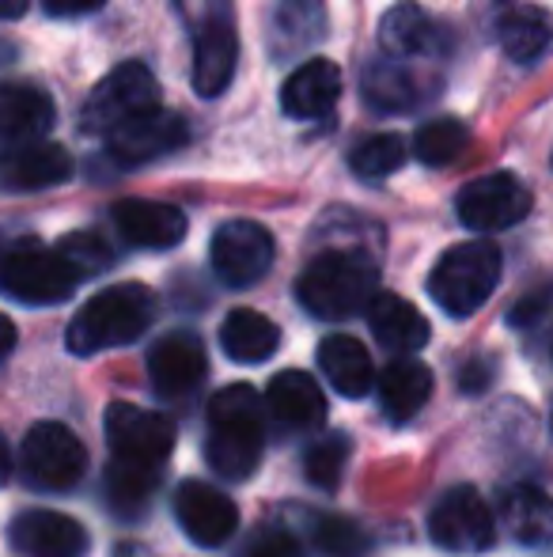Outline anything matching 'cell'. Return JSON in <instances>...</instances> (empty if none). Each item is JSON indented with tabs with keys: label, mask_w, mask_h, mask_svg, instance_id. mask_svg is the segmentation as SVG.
Listing matches in <instances>:
<instances>
[{
	"label": "cell",
	"mask_w": 553,
	"mask_h": 557,
	"mask_svg": "<svg viewBox=\"0 0 553 557\" xmlns=\"http://www.w3.org/2000/svg\"><path fill=\"white\" fill-rule=\"evenodd\" d=\"M155 296L137 281L111 285L96 293L80 311L73 315L65 334V345L76 357H96V352L118 349V345L137 342L152 326Z\"/></svg>",
	"instance_id": "3"
},
{
	"label": "cell",
	"mask_w": 553,
	"mask_h": 557,
	"mask_svg": "<svg viewBox=\"0 0 553 557\" xmlns=\"http://www.w3.org/2000/svg\"><path fill=\"white\" fill-rule=\"evenodd\" d=\"M406 168V140L394 133H376L353 148V171L361 178H387Z\"/></svg>",
	"instance_id": "34"
},
{
	"label": "cell",
	"mask_w": 553,
	"mask_h": 557,
	"mask_svg": "<svg viewBox=\"0 0 553 557\" xmlns=\"http://www.w3.org/2000/svg\"><path fill=\"white\" fill-rule=\"evenodd\" d=\"M160 467H144V462H129V459H111V467H106V500H111V508L118 516H126V520H134L148 508V500H152L155 485H160V474H155Z\"/></svg>",
	"instance_id": "31"
},
{
	"label": "cell",
	"mask_w": 553,
	"mask_h": 557,
	"mask_svg": "<svg viewBox=\"0 0 553 557\" xmlns=\"http://www.w3.org/2000/svg\"><path fill=\"white\" fill-rule=\"evenodd\" d=\"M213 270L224 285L247 288L262 281L274 265V235L254 221H228L213 235Z\"/></svg>",
	"instance_id": "13"
},
{
	"label": "cell",
	"mask_w": 553,
	"mask_h": 557,
	"mask_svg": "<svg viewBox=\"0 0 553 557\" xmlns=\"http://www.w3.org/2000/svg\"><path fill=\"white\" fill-rule=\"evenodd\" d=\"M368 326L376 342L391 352H417L428 345V319L394 293H376L368 304Z\"/></svg>",
	"instance_id": "25"
},
{
	"label": "cell",
	"mask_w": 553,
	"mask_h": 557,
	"mask_svg": "<svg viewBox=\"0 0 553 557\" xmlns=\"http://www.w3.org/2000/svg\"><path fill=\"white\" fill-rule=\"evenodd\" d=\"M53 111L50 96L35 84H0V156L42 140L50 133Z\"/></svg>",
	"instance_id": "18"
},
{
	"label": "cell",
	"mask_w": 553,
	"mask_h": 557,
	"mask_svg": "<svg viewBox=\"0 0 553 557\" xmlns=\"http://www.w3.org/2000/svg\"><path fill=\"white\" fill-rule=\"evenodd\" d=\"M553 311V285H542L535 293H527L516 308L508 311V323L512 326H539Z\"/></svg>",
	"instance_id": "38"
},
{
	"label": "cell",
	"mask_w": 553,
	"mask_h": 557,
	"mask_svg": "<svg viewBox=\"0 0 553 557\" xmlns=\"http://www.w3.org/2000/svg\"><path fill=\"white\" fill-rule=\"evenodd\" d=\"M15 554L23 557H84L88 554V531L73 516L53 508H30L20 512L8 528Z\"/></svg>",
	"instance_id": "16"
},
{
	"label": "cell",
	"mask_w": 553,
	"mask_h": 557,
	"mask_svg": "<svg viewBox=\"0 0 553 557\" xmlns=\"http://www.w3.org/2000/svg\"><path fill=\"white\" fill-rule=\"evenodd\" d=\"M209 360L205 345L190 331H171L148 349V380H152L155 395L167 403H183L205 383Z\"/></svg>",
	"instance_id": "14"
},
{
	"label": "cell",
	"mask_w": 553,
	"mask_h": 557,
	"mask_svg": "<svg viewBox=\"0 0 553 557\" xmlns=\"http://www.w3.org/2000/svg\"><path fill=\"white\" fill-rule=\"evenodd\" d=\"M501 523L519 546H550L553 543V497L535 485H512L497 500Z\"/></svg>",
	"instance_id": "24"
},
{
	"label": "cell",
	"mask_w": 553,
	"mask_h": 557,
	"mask_svg": "<svg viewBox=\"0 0 553 557\" xmlns=\"http://www.w3.org/2000/svg\"><path fill=\"white\" fill-rule=\"evenodd\" d=\"M266 413L274 421H280L292 433H311L326 421V395L307 372L300 368H288L277 372L266 387Z\"/></svg>",
	"instance_id": "20"
},
{
	"label": "cell",
	"mask_w": 553,
	"mask_h": 557,
	"mask_svg": "<svg viewBox=\"0 0 553 557\" xmlns=\"http://www.w3.org/2000/svg\"><path fill=\"white\" fill-rule=\"evenodd\" d=\"M349 462V436L345 433H326L303 451V470H307V482L318 485L323 493H334L341 485Z\"/></svg>",
	"instance_id": "33"
},
{
	"label": "cell",
	"mask_w": 553,
	"mask_h": 557,
	"mask_svg": "<svg viewBox=\"0 0 553 557\" xmlns=\"http://www.w3.org/2000/svg\"><path fill=\"white\" fill-rule=\"evenodd\" d=\"M30 0H0V20H20Z\"/></svg>",
	"instance_id": "42"
},
{
	"label": "cell",
	"mask_w": 553,
	"mask_h": 557,
	"mask_svg": "<svg viewBox=\"0 0 553 557\" xmlns=\"http://www.w3.org/2000/svg\"><path fill=\"white\" fill-rule=\"evenodd\" d=\"M12 478V451H8V444H4V436H0V485Z\"/></svg>",
	"instance_id": "43"
},
{
	"label": "cell",
	"mask_w": 553,
	"mask_h": 557,
	"mask_svg": "<svg viewBox=\"0 0 553 557\" xmlns=\"http://www.w3.org/2000/svg\"><path fill=\"white\" fill-rule=\"evenodd\" d=\"M379 406L391 421H410L432 398V372L414 357H399L376 375Z\"/></svg>",
	"instance_id": "27"
},
{
	"label": "cell",
	"mask_w": 553,
	"mask_h": 557,
	"mask_svg": "<svg viewBox=\"0 0 553 557\" xmlns=\"http://www.w3.org/2000/svg\"><path fill=\"white\" fill-rule=\"evenodd\" d=\"M497 38H501V50L512 61H539L553 42V15L542 12L535 4H516L508 12H501L497 20Z\"/></svg>",
	"instance_id": "29"
},
{
	"label": "cell",
	"mask_w": 553,
	"mask_h": 557,
	"mask_svg": "<svg viewBox=\"0 0 553 557\" xmlns=\"http://www.w3.org/2000/svg\"><path fill=\"white\" fill-rule=\"evenodd\" d=\"M266 447V398L251 383H231L209 403L205 462L213 474L243 482L259 470Z\"/></svg>",
	"instance_id": "1"
},
{
	"label": "cell",
	"mask_w": 553,
	"mask_h": 557,
	"mask_svg": "<svg viewBox=\"0 0 553 557\" xmlns=\"http://www.w3.org/2000/svg\"><path fill=\"white\" fill-rule=\"evenodd\" d=\"M379 288V265L361 250H323L296 281L303 311L326 323H341L368 311Z\"/></svg>",
	"instance_id": "2"
},
{
	"label": "cell",
	"mask_w": 553,
	"mask_h": 557,
	"mask_svg": "<svg viewBox=\"0 0 553 557\" xmlns=\"http://www.w3.org/2000/svg\"><path fill=\"white\" fill-rule=\"evenodd\" d=\"M46 12L58 15V20H76V15H88V12H99L106 0H42Z\"/></svg>",
	"instance_id": "39"
},
{
	"label": "cell",
	"mask_w": 553,
	"mask_h": 557,
	"mask_svg": "<svg viewBox=\"0 0 553 557\" xmlns=\"http://www.w3.org/2000/svg\"><path fill=\"white\" fill-rule=\"evenodd\" d=\"M80 273L73 270L58 247H42V243H15L0 262V288L12 296L15 304L27 308H50L76 293Z\"/></svg>",
	"instance_id": "6"
},
{
	"label": "cell",
	"mask_w": 553,
	"mask_h": 557,
	"mask_svg": "<svg viewBox=\"0 0 553 557\" xmlns=\"http://www.w3.org/2000/svg\"><path fill=\"white\" fill-rule=\"evenodd\" d=\"M318 368H323L326 383L345 398H364L376 383L368 349L349 334H326L318 342Z\"/></svg>",
	"instance_id": "26"
},
{
	"label": "cell",
	"mask_w": 553,
	"mask_h": 557,
	"mask_svg": "<svg viewBox=\"0 0 553 557\" xmlns=\"http://www.w3.org/2000/svg\"><path fill=\"white\" fill-rule=\"evenodd\" d=\"M501 270H504V258L497 243L489 239L458 243V247L443 250V258L436 262L432 277H428V296L451 319H470L497 293Z\"/></svg>",
	"instance_id": "5"
},
{
	"label": "cell",
	"mask_w": 553,
	"mask_h": 557,
	"mask_svg": "<svg viewBox=\"0 0 553 557\" xmlns=\"http://www.w3.org/2000/svg\"><path fill=\"white\" fill-rule=\"evenodd\" d=\"M175 520L190 543L216 550L239 531V508L228 493L209 482H183L175 490Z\"/></svg>",
	"instance_id": "15"
},
{
	"label": "cell",
	"mask_w": 553,
	"mask_h": 557,
	"mask_svg": "<svg viewBox=\"0 0 553 557\" xmlns=\"http://www.w3.org/2000/svg\"><path fill=\"white\" fill-rule=\"evenodd\" d=\"M178 15L193 38V91L201 99L224 96L239 61L236 8L231 0H178Z\"/></svg>",
	"instance_id": "4"
},
{
	"label": "cell",
	"mask_w": 553,
	"mask_h": 557,
	"mask_svg": "<svg viewBox=\"0 0 553 557\" xmlns=\"http://www.w3.org/2000/svg\"><path fill=\"white\" fill-rule=\"evenodd\" d=\"M106 152L122 168H140L152 163L160 156H171L190 140V125L183 114L163 111V107H148V111L134 114L129 122H122L118 129L106 133Z\"/></svg>",
	"instance_id": "11"
},
{
	"label": "cell",
	"mask_w": 553,
	"mask_h": 557,
	"mask_svg": "<svg viewBox=\"0 0 553 557\" xmlns=\"http://www.w3.org/2000/svg\"><path fill=\"white\" fill-rule=\"evenodd\" d=\"M428 535L448 554H486L497 543V523L474 485H455L436 500L428 516Z\"/></svg>",
	"instance_id": "9"
},
{
	"label": "cell",
	"mask_w": 553,
	"mask_h": 557,
	"mask_svg": "<svg viewBox=\"0 0 553 557\" xmlns=\"http://www.w3.org/2000/svg\"><path fill=\"white\" fill-rule=\"evenodd\" d=\"M58 250L68 258V262H73V270L80 273V281L111 265V247H106V243L99 239L96 232H73V235H65V239L58 243Z\"/></svg>",
	"instance_id": "36"
},
{
	"label": "cell",
	"mask_w": 553,
	"mask_h": 557,
	"mask_svg": "<svg viewBox=\"0 0 553 557\" xmlns=\"http://www.w3.org/2000/svg\"><path fill=\"white\" fill-rule=\"evenodd\" d=\"M148 107H160V84L148 73V65L126 61V65L106 73L103 81L91 88L88 103H84V111H80V122L88 133L106 137L111 129H118L122 122H129V117L148 111Z\"/></svg>",
	"instance_id": "8"
},
{
	"label": "cell",
	"mask_w": 553,
	"mask_h": 557,
	"mask_svg": "<svg viewBox=\"0 0 553 557\" xmlns=\"http://www.w3.org/2000/svg\"><path fill=\"white\" fill-rule=\"evenodd\" d=\"M338 99H341L338 65L326 58H311L280 88V111L288 117H300V122H323V117L334 114Z\"/></svg>",
	"instance_id": "19"
},
{
	"label": "cell",
	"mask_w": 553,
	"mask_h": 557,
	"mask_svg": "<svg viewBox=\"0 0 553 557\" xmlns=\"http://www.w3.org/2000/svg\"><path fill=\"white\" fill-rule=\"evenodd\" d=\"M23 478L38 493H65L88 470V447L61 421H38L23 436Z\"/></svg>",
	"instance_id": "7"
},
{
	"label": "cell",
	"mask_w": 553,
	"mask_h": 557,
	"mask_svg": "<svg viewBox=\"0 0 553 557\" xmlns=\"http://www.w3.org/2000/svg\"><path fill=\"white\" fill-rule=\"evenodd\" d=\"M326 38V4L323 0H277L269 15V53L277 61L296 58Z\"/></svg>",
	"instance_id": "22"
},
{
	"label": "cell",
	"mask_w": 553,
	"mask_h": 557,
	"mask_svg": "<svg viewBox=\"0 0 553 557\" xmlns=\"http://www.w3.org/2000/svg\"><path fill=\"white\" fill-rule=\"evenodd\" d=\"M315 546L323 557H368V535L349 516H323L315 523Z\"/></svg>",
	"instance_id": "35"
},
{
	"label": "cell",
	"mask_w": 553,
	"mask_h": 557,
	"mask_svg": "<svg viewBox=\"0 0 553 557\" xmlns=\"http://www.w3.org/2000/svg\"><path fill=\"white\" fill-rule=\"evenodd\" d=\"M379 42L391 58H432L443 46V30L414 0H402L379 23Z\"/></svg>",
	"instance_id": "23"
},
{
	"label": "cell",
	"mask_w": 553,
	"mask_h": 557,
	"mask_svg": "<svg viewBox=\"0 0 553 557\" xmlns=\"http://www.w3.org/2000/svg\"><path fill=\"white\" fill-rule=\"evenodd\" d=\"M221 345L236 364H262L277 352L280 331L269 315L251 308H236L221 326Z\"/></svg>",
	"instance_id": "30"
},
{
	"label": "cell",
	"mask_w": 553,
	"mask_h": 557,
	"mask_svg": "<svg viewBox=\"0 0 553 557\" xmlns=\"http://www.w3.org/2000/svg\"><path fill=\"white\" fill-rule=\"evenodd\" d=\"M114 227L129 247L140 250H171L186 239V216L183 209L167 206V201H148V198H126L111 209Z\"/></svg>",
	"instance_id": "17"
},
{
	"label": "cell",
	"mask_w": 553,
	"mask_h": 557,
	"mask_svg": "<svg viewBox=\"0 0 553 557\" xmlns=\"http://www.w3.org/2000/svg\"><path fill=\"white\" fill-rule=\"evenodd\" d=\"M535 198L524 186V178L512 171H497V175L474 178L463 186L455 198V213L470 232H504V227L519 224L531 213Z\"/></svg>",
	"instance_id": "10"
},
{
	"label": "cell",
	"mask_w": 553,
	"mask_h": 557,
	"mask_svg": "<svg viewBox=\"0 0 553 557\" xmlns=\"http://www.w3.org/2000/svg\"><path fill=\"white\" fill-rule=\"evenodd\" d=\"M470 145V129L458 117H436L425 122L414 137V156L428 168H448L463 156V148Z\"/></svg>",
	"instance_id": "32"
},
{
	"label": "cell",
	"mask_w": 553,
	"mask_h": 557,
	"mask_svg": "<svg viewBox=\"0 0 553 557\" xmlns=\"http://www.w3.org/2000/svg\"><path fill=\"white\" fill-rule=\"evenodd\" d=\"M68 175H73V156L46 137L0 156V178L12 190H46V186H61Z\"/></svg>",
	"instance_id": "21"
},
{
	"label": "cell",
	"mask_w": 553,
	"mask_h": 557,
	"mask_svg": "<svg viewBox=\"0 0 553 557\" xmlns=\"http://www.w3.org/2000/svg\"><path fill=\"white\" fill-rule=\"evenodd\" d=\"M15 337H20V334H15V323L8 315H0V360L15 349Z\"/></svg>",
	"instance_id": "41"
},
{
	"label": "cell",
	"mask_w": 553,
	"mask_h": 557,
	"mask_svg": "<svg viewBox=\"0 0 553 557\" xmlns=\"http://www.w3.org/2000/svg\"><path fill=\"white\" fill-rule=\"evenodd\" d=\"M486 383H489L486 360H474L470 368H463V391H486Z\"/></svg>",
	"instance_id": "40"
},
{
	"label": "cell",
	"mask_w": 553,
	"mask_h": 557,
	"mask_svg": "<svg viewBox=\"0 0 553 557\" xmlns=\"http://www.w3.org/2000/svg\"><path fill=\"white\" fill-rule=\"evenodd\" d=\"M243 557H303V546L292 531L285 528H262L259 535L247 543Z\"/></svg>",
	"instance_id": "37"
},
{
	"label": "cell",
	"mask_w": 553,
	"mask_h": 557,
	"mask_svg": "<svg viewBox=\"0 0 553 557\" xmlns=\"http://www.w3.org/2000/svg\"><path fill=\"white\" fill-rule=\"evenodd\" d=\"M364 96L379 111L402 114V111H414L420 99H425V84L417 81V69L406 65V58H391L387 53L384 61H372L364 69Z\"/></svg>",
	"instance_id": "28"
},
{
	"label": "cell",
	"mask_w": 553,
	"mask_h": 557,
	"mask_svg": "<svg viewBox=\"0 0 553 557\" xmlns=\"http://www.w3.org/2000/svg\"><path fill=\"white\" fill-rule=\"evenodd\" d=\"M106 444L114 459L160 467L175 447V421L167 413L140 410L134 403H114L106 410Z\"/></svg>",
	"instance_id": "12"
}]
</instances>
